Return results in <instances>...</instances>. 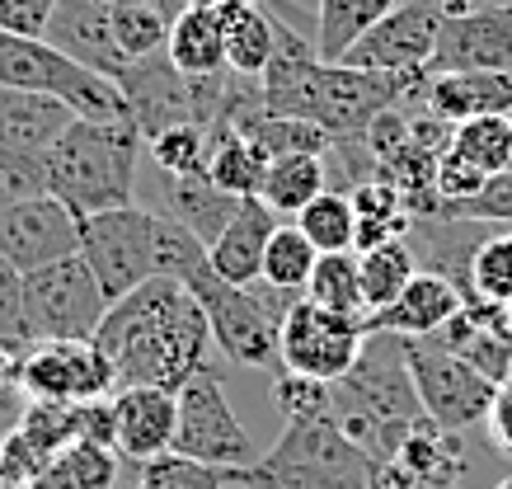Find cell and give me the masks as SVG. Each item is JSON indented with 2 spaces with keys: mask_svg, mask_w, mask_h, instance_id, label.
Returning a JSON list of instances; mask_svg holds the SVG:
<instances>
[{
  "mask_svg": "<svg viewBox=\"0 0 512 489\" xmlns=\"http://www.w3.org/2000/svg\"><path fill=\"white\" fill-rule=\"evenodd\" d=\"M151 160L160 174H198L207 170V132L202 127H165L156 137H146Z\"/></svg>",
  "mask_w": 512,
  "mask_h": 489,
  "instance_id": "obj_40",
  "label": "cell"
},
{
  "mask_svg": "<svg viewBox=\"0 0 512 489\" xmlns=\"http://www.w3.org/2000/svg\"><path fill=\"white\" fill-rule=\"evenodd\" d=\"M329 414L376 466L395 457L409 424L423 419L409 367H404V339L367 334L357 363L329 386Z\"/></svg>",
  "mask_w": 512,
  "mask_h": 489,
  "instance_id": "obj_3",
  "label": "cell"
},
{
  "mask_svg": "<svg viewBox=\"0 0 512 489\" xmlns=\"http://www.w3.org/2000/svg\"><path fill=\"white\" fill-rule=\"evenodd\" d=\"M76 254L85 259V269L94 273V283L104 292V301L127 297L132 287L146 278H160V212L146 207H113V212H94L80 217V245Z\"/></svg>",
  "mask_w": 512,
  "mask_h": 489,
  "instance_id": "obj_8",
  "label": "cell"
},
{
  "mask_svg": "<svg viewBox=\"0 0 512 489\" xmlns=\"http://www.w3.org/2000/svg\"><path fill=\"white\" fill-rule=\"evenodd\" d=\"M508 320H512V301H508Z\"/></svg>",
  "mask_w": 512,
  "mask_h": 489,
  "instance_id": "obj_55",
  "label": "cell"
},
{
  "mask_svg": "<svg viewBox=\"0 0 512 489\" xmlns=\"http://www.w3.org/2000/svg\"><path fill=\"white\" fill-rule=\"evenodd\" d=\"M451 71H512V5L461 10L442 19L428 76Z\"/></svg>",
  "mask_w": 512,
  "mask_h": 489,
  "instance_id": "obj_15",
  "label": "cell"
},
{
  "mask_svg": "<svg viewBox=\"0 0 512 489\" xmlns=\"http://www.w3.org/2000/svg\"><path fill=\"white\" fill-rule=\"evenodd\" d=\"M113 428H118V457L132 466H146L170 452L174 442V419H179V400L174 391L160 386H123L113 391Z\"/></svg>",
  "mask_w": 512,
  "mask_h": 489,
  "instance_id": "obj_17",
  "label": "cell"
},
{
  "mask_svg": "<svg viewBox=\"0 0 512 489\" xmlns=\"http://www.w3.org/2000/svg\"><path fill=\"white\" fill-rule=\"evenodd\" d=\"M367 489H423V485L409 471H404L400 461H381V466H372V480H367Z\"/></svg>",
  "mask_w": 512,
  "mask_h": 489,
  "instance_id": "obj_51",
  "label": "cell"
},
{
  "mask_svg": "<svg viewBox=\"0 0 512 489\" xmlns=\"http://www.w3.org/2000/svg\"><path fill=\"white\" fill-rule=\"evenodd\" d=\"M442 15H461V10H470V0H433Z\"/></svg>",
  "mask_w": 512,
  "mask_h": 489,
  "instance_id": "obj_52",
  "label": "cell"
},
{
  "mask_svg": "<svg viewBox=\"0 0 512 489\" xmlns=\"http://www.w3.org/2000/svg\"><path fill=\"white\" fill-rule=\"evenodd\" d=\"M273 231H278V217H273L259 198H245L231 226L207 245L212 273L231 287H254L259 283V269H264V245Z\"/></svg>",
  "mask_w": 512,
  "mask_h": 489,
  "instance_id": "obj_21",
  "label": "cell"
},
{
  "mask_svg": "<svg viewBox=\"0 0 512 489\" xmlns=\"http://www.w3.org/2000/svg\"><path fill=\"white\" fill-rule=\"evenodd\" d=\"M494 489H512V475H503V480H498V485Z\"/></svg>",
  "mask_w": 512,
  "mask_h": 489,
  "instance_id": "obj_53",
  "label": "cell"
},
{
  "mask_svg": "<svg viewBox=\"0 0 512 489\" xmlns=\"http://www.w3.org/2000/svg\"><path fill=\"white\" fill-rule=\"evenodd\" d=\"M442 221H480V226H512V170L489 174L484 189H475L461 203H442L433 212Z\"/></svg>",
  "mask_w": 512,
  "mask_h": 489,
  "instance_id": "obj_39",
  "label": "cell"
},
{
  "mask_svg": "<svg viewBox=\"0 0 512 489\" xmlns=\"http://www.w3.org/2000/svg\"><path fill=\"white\" fill-rule=\"evenodd\" d=\"M404 231H409V217H400V221H357L353 254H367V250H376V245H390V240H400Z\"/></svg>",
  "mask_w": 512,
  "mask_h": 489,
  "instance_id": "obj_50",
  "label": "cell"
},
{
  "mask_svg": "<svg viewBox=\"0 0 512 489\" xmlns=\"http://www.w3.org/2000/svg\"><path fill=\"white\" fill-rule=\"evenodd\" d=\"M245 198H231L226 189H217L207 170L198 174H165V217L179 221L198 245H212V240L235 221Z\"/></svg>",
  "mask_w": 512,
  "mask_h": 489,
  "instance_id": "obj_23",
  "label": "cell"
},
{
  "mask_svg": "<svg viewBox=\"0 0 512 489\" xmlns=\"http://www.w3.org/2000/svg\"><path fill=\"white\" fill-rule=\"evenodd\" d=\"M315 245L296 226H282L278 221V231L268 236L264 245V269H259V283L268 287H278V292H296V297H306V278H311L315 269Z\"/></svg>",
  "mask_w": 512,
  "mask_h": 489,
  "instance_id": "obj_37",
  "label": "cell"
},
{
  "mask_svg": "<svg viewBox=\"0 0 512 489\" xmlns=\"http://www.w3.org/2000/svg\"><path fill=\"white\" fill-rule=\"evenodd\" d=\"M113 485H118V457L104 452V447H90V442H71L24 489H113Z\"/></svg>",
  "mask_w": 512,
  "mask_h": 489,
  "instance_id": "obj_32",
  "label": "cell"
},
{
  "mask_svg": "<svg viewBox=\"0 0 512 489\" xmlns=\"http://www.w3.org/2000/svg\"><path fill=\"white\" fill-rule=\"evenodd\" d=\"M62 0H0V33L15 38H43Z\"/></svg>",
  "mask_w": 512,
  "mask_h": 489,
  "instance_id": "obj_45",
  "label": "cell"
},
{
  "mask_svg": "<svg viewBox=\"0 0 512 489\" xmlns=\"http://www.w3.org/2000/svg\"><path fill=\"white\" fill-rule=\"evenodd\" d=\"M10 433H15L33 457L47 466L57 452H66V447L80 438V405H47V400H29L24 414H19V424L10 428Z\"/></svg>",
  "mask_w": 512,
  "mask_h": 489,
  "instance_id": "obj_35",
  "label": "cell"
},
{
  "mask_svg": "<svg viewBox=\"0 0 512 489\" xmlns=\"http://www.w3.org/2000/svg\"><path fill=\"white\" fill-rule=\"evenodd\" d=\"M484 428H489V442L498 447V457L512 461V381H503L494 391V405L484 414Z\"/></svg>",
  "mask_w": 512,
  "mask_h": 489,
  "instance_id": "obj_49",
  "label": "cell"
},
{
  "mask_svg": "<svg viewBox=\"0 0 512 489\" xmlns=\"http://www.w3.org/2000/svg\"><path fill=\"white\" fill-rule=\"evenodd\" d=\"M306 301L325 306L334 316L362 320L367 325V306H362V283H357V254H320L311 278H306Z\"/></svg>",
  "mask_w": 512,
  "mask_h": 489,
  "instance_id": "obj_34",
  "label": "cell"
},
{
  "mask_svg": "<svg viewBox=\"0 0 512 489\" xmlns=\"http://www.w3.org/2000/svg\"><path fill=\"white\" fill-rule=\"evenodd\" d=\"M90 447H104V452H118V428H113V400H85L80 405V438Z\"/></svg>",
  "mask_w": 512,
  "mask_h": 489,
  "instance_id": "obj_48",
  "label": "cell"
},
{
  "mask_svg": "<svg viewBox=\"0 0 512 489\" xmlns=\"http://www.w3.org/2000/svg\"><path fill=\"white\" fill-rule=\"evenodd\" d=\"M329 189L325 156H278L268 160L264 184H259V203L273 217H296L306 203H315Z\"/></svg>",
  "mask_w": 512,
  "mask_h": 489,
  "instance_id": "obj_30",
  "label": "cell"
},
{
  "mask_svg": "<svg viewBox=\"0 0 512 489\" xmlns=\"http://www.w3.org/2000/svg\"><path fill=\"white\" fill-rule=\"evenodd\" d=\"M47 193V165L43 156H24V151H0V207L29 203Z\"/></svg>",
  "mask_w": 512,
  "mask_h": 489,
  "instance_id": "obj_42",
  "label": "cell"
},
{
  "mask_svg": "<svg viewBox=\"0 0 512 489\" xmlns=\"http://www.w3.org/2000/svg\"><path fill=\"white\" fill-rule=\"evenodd\" d=\"M404 367H409L423 419H433L447 433H466V428L484 424L498 386L484 381L475 367H466L456 353H447L433 339H404Z\"/></svg>",
  "mask_w": 512,
  "mask_h": 489,
  "instance_id": "obj_10",
  "label": "cell"
},
{
  "mask_svg": "<svg viewBox=\"0 0 512 489\" xmlns=\"http://www.w3.org/2000/svg\"><path fill=\"white\" fill-rule=\"evenodd\" d=\"M184 292L202 306L212 344L240 367H268L278 358L282 316L292 311V301H301L296 292H278V287H268V283L231 287V283H221L212 269L202 273L193 287H184Z\"/></svg>",
  "mask_w": 512,
  "mask_h": 489,
  "instance_id": "obj_6",
  "label": "cell"
},
{
  "mask_svg": "<svg viewBox=\"0 0 512 489\" xmlns=\"http://www.w3.org/2000/svg\"><path fill=\"white\" fill-rule=\"evenodd\" d=\"M0 85L5 90H29L66 104L76 118H104V123H132L127 99L118 85L104 80L90 66L71 62L62 48H52L47 38H15L0 33Z\"/></svg>",
  "mask_w": 512,
  "mask_h": 489,
  "instance_id": "obj_5",
  "label": "cell"
},
{
  "mask_svg": "<svg viewBox=\"0 0 512 489\" xmlns=\"http://www.w3.org/2000/svg\"><path fill=\"white\" fill-rule=\"evenodd\" d=\"M76 113L47 95L29 90H5L0 85V151H24V156H43L47 146L71 127Z\"/></svg>",
  "mask_w": 512,
  "mask_h": 489,
  "instance_id": "obj_26",
  "label": "cell"
},
{
  "mask_svg": "<svg viewBox=\"0 0 512 489\" xmlns=\"http://www.w3.org/2000/svg\"><path fill=\"white\" fill-rule=\"evenodd\" d=\"M442 10L433 0H400L390 15H381L372 29L343 52V66L357 71H381V76H409V71H428L442 33Z\"/></svg>",
  "mask_w": 512,
  "mask_h": 489,
  "instance_id": "obj_13",
  "label": "cell"
},
{
  "mask_svg": "<svg viewBox=\"0 0 512 489\" xmlns=\"http://www.w3.org/2000/svg\"><path fill=\"white\" fill-rule=\"evenodd\" d=\"M212 5L221 15V38H226V71L259 85L278 48V19L259 0H212Z\"/></svg>",
  "mask_w": 512,
  "mask_h": 489,
  "instance_id": "obj_22",
  "label": "cell"
},
{
  "mask_svg": "<svg viewBox=\"0 0 512 489\" xmlns=\"http://www.w3.org/2000/svg\"><path fill=\"white\" fill-rule=\"evenodd\" d=\"M19 292H24V273L0 259V344L24 348L29 339H24V301H19Z\"/></svg>",
  "mask_w": 512,
  "mask_h": 489,
  "instance_id": "obj_46",
  "label": "cell"
},
{
  "mask_svg": "<svg viewBox=\"0 0 512 489\" xmlns=\"http://www.w3.org/2000/svg\"><path fill=\"white\" fill-rule=\"evenodd\" d=\"M165 57L179 76H226V38H221V15L212 0H188L174 15Z\"/></svg>",
  "mask_w": 512,
  "mask_h": 489,
  "instance_id": "obj_24",
  "label": "cell"
},
{
  "mask_svg": "<svg viewBox=\"0 0 512 489\" xmlns=\"http://www.w3.org/2000/svg\"><path fill=\"white\" fill-rule=\"evenodd\" d=\"M470 297L489 306L512 301V231H494L470 259Z\"/></svg>",
  "mask_w": 512,
  "mask_h": 489,
  "instance_id": "obj_38",
  "label": "cell"
},
{
  "mask_svg": "<svg viewBox=\"0 0 512 489\" xmlns=\"http://www.w3.org/2000/svg\"><path fill=\"white\" fill-rule=\"evenodd\" d=\"M113 367V386L179 391L193 372L212 367V330L202 306L174 278H146L127 297L109 301L90 339Z\"/></svg>",
  "mask_w": 512,
  "mask_h": 489,
  "instance_id": "obj_1",
  "label": "cell"
},
{
  "mask_svg": "<svg viewBox=\"0 0 512 489\" xmlns=\"http://www.w3.org/2000/svg\"><path fill=\"white\" fill-rule=\"evenodd\" d=\"M0 489H24V485H15V480H0Z\"/></svg>",
  "mask_w": 512,
  "mask_h": 489,
  "instance_id": "obj_54",
  "label": "cell"
},
{
  "mask_svg": "<svg viewBox=\"0 0 512 489\" xmlns=\"http://www.w3.org/2000/svg\"><path fill=\"white\" fill-rule=\"evenodd\" d=\"M466 306V297L447 283V278H437V273H414L409 287H404L400 297L390 301L386 311H376L367 316V334H395V339H433L442 325H447L456 311Z\"/></svg>",
  "mask_w": 512,
  "mask_h": 489,
  "instance_id": "obj_20",
  "label": "cell"
},
{
  "mask_svg": "<svg viewBox=\"0 0 512 489\" xmlns=\"http://www.w3.org/2000/svg\"><path fill=\"white\" fill-rule=\"evenodd\" d=\"M15 381L24 400L47 405H85L113 395V367L90 339H62V344H24L15 363Z\"/></svg>",
  "mask_w": 512,
  "mask_h": 489,
  "instance_id": "obj_12",
  "label": "cell"
},
{
  "mask_svg": "<svg viewBox=\"0 0 512 489\" xmlns=\"http://www.w3.org/2000/svg\"><path fill=\"white\" fill-rule=\"evenodd\" d=\"M24 339L29 344H62V339H94L109 301L85 269L80 254L24 273Z\"/></svg>",
  "mask_w": 512,
  "mask_h": 489,
  "instance_id": "obj_9",
  "label": "cell"
},
{
  "mask_svg": "<svg viewBox=\"0 0 512 489\" xmlns=\"http://www.w3.org/2000/svg\"><path fill=\"white\" fill-rule=\"evenodd\" d=\"M80 245V221L66 212L52 193L29 203L0 207V259L19 273H33L43 264H57Z\"/></svg>",
  "mask_w": 512,
  "mask_h": 489,
  "instance_id": "obj_14",
  "label": "cell"
},
{
  "mask_svg": "<svg viewBox=\"0 0 512 489\" xmlns=\"http://www.w3.org/2000/svg\"><path fill=\"white\" fill-rule=\"evenodd\" d=\"M433 344H442L447 353H456L466 367H475L484 381H503L512 377V320L508 306H489V301L470 297L456 316L433 334Z\"/></svg>",
  "mask_w": 512,
  "mask_h": 489,
  "instance_id": "obj_16",
  "label": "cell"
},
{
  "mask_svg": "<svg viewBox=\"0 0 512 489\" xmlns=\"http://www.w3.org/2000/svg\"><path fill=\"white\" fill-rule=\"evenodd\" d=\"M292 226L301 236L315 245V254H343L353 250V231H357V217H353V203L348 193L339 189H325L315 203H306L301 212L292 217Z\"/></svg>",
  "mask_w": 512,
  "mask_h": 489,
  "instance_id": "obj_36",
  "label": "cell"
},
{
  "mask_svg": "<svg viewBox=\"0 0 512 489\" xmlns=\"http://www.w3.org/2000/svg\"><path fill=\"white\" fill-rule=\"evenodd\" d=\"M494 236V226H480V221H442V217H409V250L419 259L423 273H437L447 278L461 297L470 301V259L484 240Z\"/></svg>",
  "mask_w": 512,
  "mask_h": 489,
  "instance_id": "obj_18",
  "label": "cell"
},
{
  "mask_svg": "<svg viewBox=\"0 0 512 489\" xmlns=\"http://www.w3.org/2000/svg\"><path fill=\"white\" fill-rule=\"evenodd\" d=\"M273 405L292 419H315V414H329V386L315 377H296V372H282L273 381Z\"/></svg>",
  "mask_w": 512,
  "mask_h": 489,
  "instance_id": "obj_43",
  "label": "cell"
},
{
  "mask_svg": "<svg viewBox=\"0 0 512 489\" xmlns=\"http://www.w3.org/2000/svg\"><path fill=\"white\" fill-rule=\"evenodd\" d=\"M15 363H19V348L15 344H0V438L19 424V414H24V391H19L15 381Z\"/></svg>",
  "mask_w": 512,
  "mask_h": 489,
  "instance_id": "obj_47",
  "label": "cell"
},
{
  "mask_svg": "<svg viewBox=\"0 0 512 489\" xmlns=\"http://www.w3.org/2000/svg\"><path fill=\"white\" fill-rule=\"evenodd\" d=\"M451 156H461L480 174L512 170V118L508 113H489V118H470V123L451 127Z\"/></svg>",
  "mask_w": 512,
  "mask_h": 489,
  "instance_id": "obj_33",
  "label": "cell"
},
{
  "mask_svg": "<svg viewBox=\"0 0 512 489\" xmlns=\"http://www.w3.org/2000/svg\"><path fill=\"white\" fill-rule=\"evenodd\" d=\"M419 113H433L447 127L508 113L512 118V71H451V76H428L419 95Z\"/></svg>",
  "mask_w": 512,
  "mask_h": 489,
  "instance_id": "obj_19",
  "label": "cell"
},
{
  "mask_svg": "<svg viewBox=\"0 0 512 489\" xmlns=\"http://www.w3.org/2000/svg\"><path fill=\"white\" fill-rule=\"evenodd\" d=\"M419 273V259L409 250V240H390V245H376V250L357 254V283H362V306H367V316L376 311H386L390 301L400 297L409 278Z\"/></svg>",
  "mask_w": 512,
  "mask_h": 489,
  "instance_id": "obj_31",
  "label": "cell"
},
{
  "mask_svg": "<svg viewBox=\"0 0 512 489\" xmlns=\"http://www.w3.org/2000/svg\"><path fill=\"white\" fill-rule=\"evenodd\" d=\"M264 170H268V156L249 137H240L231 123L207 127V179L217 189H226L231 198H259Z\"/></svg>",
  "mask_w": 512,
  "mask_h": 489,
  "instance_id": "obj_28",
  "label": "cell"
},
{
  "mask_svg": "<svg viewBox=\"0 0 512 489\" xmlns=\"http://www.w3.org/2000/svg\"><path fill=\"white\" fill-rule=\"evenodd\" d=\"M137 489H226V475L165 452V457L137 466Z\"/></svg>",
  "mask_w": 512,
  "mask_h": 489,
  "instance_id": "obj_41",
  "label": "cell"
},
{
  "mask_svg": "<svg viewBox=\"0 0 512 489\" xmlns=\"http://www.w3.org/2000/svg\"><path fill=\"white\" fill-rule=\"evenodd\" d=\"M390 461H400L423 489H461L466 480V442L461 433L437 428L433 419H414Z\"/></svg>",
  "mask_w": 512,
  "mask_h": 489,
  "instance_id": "obj_25",
  "label": "cell"
},
{
  "mask_svg": "<svg viewBox=\"0 0 512 489\" xmlns=\"http://www.w3.org/2000/svg\"><path fill=\"white\" fill-rule=\"evenodd\" d=\"M508 381H512V377H508Z\"/></svg>",
  "mask_w": 512,
  "mask_h": 489,
  "instance_id": "obj_56",
  "label": "cell"
},
{
  "mask_svg": "<svg viewBox=\"0 0 512 489\" xmlns=\"http://www.w3.org/2000/svg\"><path fill=\"white\" fill-rule=\"evenodd\" d=\"M395 5L400 0H315V57L320 62H343V52L353 48L381 15H390Z\"/></svg>",
  "mask_w": 512,
  "mask_h": 489,
  "instance_id": "obj_29",
  "label": "cell"
},
{
  "mask_svg": "<svg viewBox=\"0 0 512 489\" xmlns=\"http://www.w3.org/2000/svg\"><path fill=\"white\" fill-rule=\"evenodd\" d=\"M141 151H146V137L137 132V123L71 118V127L43 151L47 193L76 221L132 207Z\"/></svg>",
  "mask_w": 512,
  "mask_h": 489,
  "instance_id": "obj_2",
  "label": "cell"
},
{
  "mask_svg": "<svg viewBox=\"0 0 512 489\" xmlns=\"http://www.w3.org/2000/svg\"><path fill=\"white\" fill-rule=\"evenodd\" d=\"M348 203H353V217L357 221H400V217H409V212H404L400 189H395V184H386L381 174H376V179L353 184V189H348Z\"/></svg>",
  "mask_w": 512,
  "mask_h": 489,
  "instance_id": "obj_44",
  "label": "cell"
},
{
  "mask_svg": "<svg viewBox=\"0 0 512 489\" xmlns=\"http://www.w3.org/2000/svg\"><path fill=\"white\" fill-rule=\"evenodd\" d=\"M179 400V419H174V442L170 452L212 471H240L249 461H259V442L249 438V428L240 424V414L226 400V381L221 367H202L174 391Z\"/></svg>",
  "mask_w": 512,
  "mask_h": 489,
  "instance_id": "obj_7",
  "label": "cell"
},
{
  "mask_svg": "<svg viewBox=\"0 0 512 489\" xmlns=\"http://www.w3.org/2000/svg\"><path fill=\"white\" fill-rule=\"evenodd\" d=\"M376 461L339 428L334 414L292 419L278 442L240 471H226V489H367Z\"/></svg>",
  "mask_w": 512,
  "mask_h": 489,
  "instance_id": "obj_4",
  "label": "cell"
},
{
  "mask_svg": "<svg viewBox=\"0 0 512 489\" xmlns=\"http://www.w3.org/2000/svg\"><path fill=\"white\" fill-rule=\"evenodd\" d=\"M226 123H231L240 137H249L268 160H278V156H325L329 146H334L325 127L306 123V118H278V113H268L259 99L245 104L240 113H231Z\"/></svg>",
  "mask_w": 512,
  "mask_h": 489,
  "instance_id": "obj_27",
  "label": "cell"
},
{
  "mask_svg": "<svg viewBox=\"0 0 512 489\" xmlns=\"http://www.w3.org/2000/svg\"><path fill=\"white\" fill-rule=\"evenodd\" d=\"M367 344V325L348 316H334L315 301H292V311L282 316L278 330V358L282 372H296V377H315L334 386V381L357 363V353Z\"/></svg>",
  "mask_w": 512,
  "mask_h": 489,
  "instance_id": "obj_11",
  "label": "cell"
}]
</instances>
